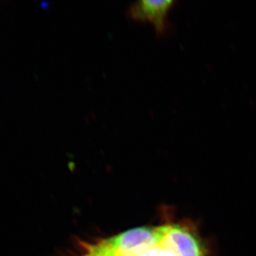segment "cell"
Here are the masks:
<instances>
[{
	"label": "cell",
	"instance_id": "5b68a950",
	"mask_svg": "<svg viewBox=\"0 0 256 256\" xmlns=\"http://www.w3.org/2000/svg\"><path fill=\"white\" fill-rule=\"evenodd\" d=\"M142 256H176L171 250L162 244H158L150 249Z\"/></svg>",
	"mask_w": 256,
	"mask_h": 256
},
{
	"label": "cell",
	"instance_id": "6da1fadb",
	"mask_svg": "<svg viewBox=\"0 0 256 256\" xmlns=\"http://www.w3.org/2000/svg\"><path fill=\"white\" fill-rule=\"evenodd\" d=\"M162 237L161 226H141L128 230L106 240L118 256H142L158 246Z\"/></svg>",
	"mask_w": 256,
	"mask_h": 256
},
{
	"label": "cell",
	"instance_id": "3957f363",
	"mask_svg": "<svg viewBox=\"0 0 256 256\" xmlns=\"http://www.w3.org/2000/svg\"><path fill=\"white\" fill-rule=\"evenodd\" d=\"M174 0H142L131 5L128 15L138 22L152 24L158 36L164 35L168 29V14L174 5Z\"/></svg>",
	"mask_w": 256,
	"mask_h": 256
},
{
	"label": "cell",
	"instance_id": "277c9868",
	"mask_svg": "<svg viewBox=\"0 0 256 256\" xmlns=\"http://www.w3.org/2000/svg\"><path fill=\"white\" fill-rule=\"evenodd\" d=\"M94 250L100 256H118L110 244L107 243L106 240H102L98 242L97 244H92Z\"/></svg>",
	"mask_w": 256,
	"mask_h": 256
},
{
	"label": "cell",
	"instance_id": "7a4b0ae2",
	"mask_svg": "<svg viewBox=\"0 0 256 256\" xmlns=\"http://www.w3.org/2000/svg\"><path fill=\"white\" fill-rule=\"evenodd\" d=\"M161 243L176 256H206L205 248L195 232L186 226H162Z\"/></svg>",
	"mask_w": 256,
	"mask_h": 256
},
{
	"label": "cell",
	"instance_id": "8992f818",
	"mask_svg": "<svg viewBox=\"0 0 256 256\" xmlns=\"http://www.w3.org/2000/svg\"><path fill=\"white\" fill-rule=\"evenodd\" d=\"M82 256H100L98 253H97L96 250H94V248L92 247V246H88V250H87L86 253V254H83Z\"/></svg>",
	"mask_w": 256,
	"mask_h": 256
}]
</instances>
